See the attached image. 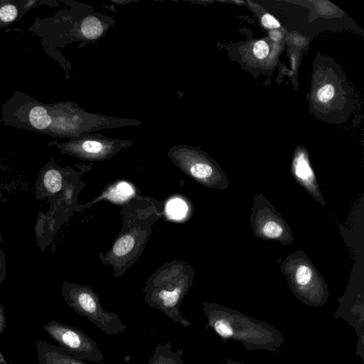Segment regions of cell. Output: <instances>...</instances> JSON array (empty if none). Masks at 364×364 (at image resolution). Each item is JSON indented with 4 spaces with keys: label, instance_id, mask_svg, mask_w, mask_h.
I'll use <instances>...</instances> for the list:
<instances>
[{
    "label": "cell",
    "instance_id": "1",
    "mask_svg": "<svg viewBox=\"0 0 364 364\" xmlns=\"http://www.w3.org/2000/svg\"><path fill=\"white\" fill-rule=\"evenodd\" d=\"M163 211L161 201L140 195L122 205L121 230L110 248L98 253L100 261L112 267L114 277L122 276L139 259Z\"/></svg>",
    "mask_w": 364,
    "mask_h": 364
},
{
    "label": "cell",
    "instance_id": "2",
    "mask_svg": "<svg viewBox=\"0 0 364 364\" xmlns=\"http://www.w3.org/2000/svg\"><path fill=\"white\" fill-rule=\"evenodd\" d=\"M205 328H211L223 343L240 342L248 351H277L285 339L281 332L264 321L215 302L203 301Z\"/></svg>",
    "mask_w": 364,
    "mask_h": 364
},
{
    "label": "cell",
    "instance_id": "3",
    "mask_svg": "<svg viewBox=\"0 0 364 364\" xmlns=\"http://www.w3.org/2000/svg\"><path fill=\"white\" fill-rule=\"evenodd\" d=\"M195 277L193 267L184 261L175 259L166 262L148 277L143 289L144 300L150 308L186 328L192 323L183 316L180 306Z\"/></svg>",
    "mask_w": 364,
    "mask_h": 364
},
{
    "label": "cell",
    "instance_id": "4",
    "mask_svg": "<svg viewBox=\"0 0 364 364\" xmlns=\"http://www.w3.org/2000/svg\"><path fill=\"white\" fill-rule=\"evenodd\" d=\"M281 272L287 276L289 288L301 303L320 307L329 296L328 286L315 265L302 250L289 255L281 264Z\"/></svg>",
    "mask_w": 364,
    "mask_h": 364
},
{
    "label": "cell",
    "instance_id": "5",
    "mask_svg": "<svg viewBox=\"0 0 364 364\" xmlns=\"http://www.w3.org/2000/svg\"><path fill=\"white\" fill-rule=\"evenodd\" d=\"M67 305L81 316L85 317L107 336H114L126 331L119 315L106 311L98 295L91 287L65 281L60 289Z\"/></svg>",
    "mask_w": 364,
    "mask_h": 364
},
{
    "label": "cell",
    "instance_id": "6",
    "mask_svg": "<svg viewBox=\"0 0 364 364\" xmlns=\"http://www.w3.org/2000/svg\"><path fill=\"white\" fill-rule=\"evenodd\" d=\"M167 155L184 174L198 183L220 191L229 187V179L223 169L199 148L175 145L167 151Z\"/></svg>",
    "mask_w": 364,
    "mask_h": 364
},
{
    "label": "cell",
    "instance_id": "7",
    "mask_svg": "<svg viewBox=\"0 0 364 364\" xmlns=\"http://www.w3.org/2000/svg\"><path fill=\"white\" fill-rule=\"evenodd\" d=\"M250 222L255 237L275 240L282 245L293 242L289 225L263 194H257L253 198Z\"/></svg>",
    "mask_w": 364,
    "mask_h": 364
},
{
    "label": "cell",
    "instance_id": "8",
    "mask_svg": "<svg viewBox=\"0 0 364 364\" xmlns=\"http://www.w3.org/2000/svg\"><path fill=\"white\" fill-rule=\"evenodd\" d=\"M43 329L58 346L72 356L92 363L104 360L95 341L80 329L56 321L45 323Z\"/></svg>",
    "mask_w": 364,
    "mask_h": 364
},
{
    "label": "cell",
    "instance_id": "9",
    "mask_svg": "<svg viewBox=\"0 0 364 364\" xmlns=\"http://www.w3.org/2000/svg\"><path fill=\"white\" fill-rule=\"evenodd\" d=\"M133 145V141L109 138L102 134L88 133L58 145L61 153L82 161H103Z\"/></svg>",
    "mask_w": 364,
    "mask_h": 364
},
{
    "label": "cell",
    "instance_id": "10",
    "mask_svg": "<svg viewBox=\"0 0 364 364\" xmlns=\"http://www.w3.org/2000/svg\"><path fill=\"white\" fill-rule=\"evenodd\" d=\"M82 173L50 161L41 168L35 183L36 199L43 200L68 190L84 187L85 183L80 180Z\"/></svg>",
    "mask_w": 364,
    "mask_h": 364
},
{
    "label": "cell",
    "instance_id": "11",
    "mask_svg": "<svg viewBox=\"0 0 364 364\" xmlns=\"http://www.w3.org/2000/svg\"><path fill=\"white\" fill-rule=\"evenodd\" d=\"M292 173L296 182L303 187L321 206L326 205L316 178L304 152L297 154L292 163Z\"/></svg>",
    "mask_w": 364,
    "mask_h": 364
},
{
    "label": "cell",
    "instance_id": "12",
    "mask_svg": "<svg viewBox=\"0 0 364 364\" xmlns=\"http://www.w3.org/2000/svg\"><path fill=\"white\" fill-rule=\"evenodd\" d=\"M114 18L100 13H91L84 17L78 27L79 36L83 40L94 41L105 36Z\"/></svg>",
    "mask_w": 364,
    "mask_h": 364
},
{
    "label": "cell",
    "instance_id": "13",
    "mask_svg": "<svg viewBox=\"0 0 364 364\" xmlns=\"http://www.w3.org/2000/svg\"><path fill=\"white\" fill-rule=\"evenodd\" d=\"M36 357L39 364H86L58 346L38 339L35 342Z\"/></svg>",
    "mask_w": 364,
    "mask_h": 364
},
{
    "label": "cell",
    "instance_id": "14",
    "mask_svg": "<svg viewBox=\"0 0 364 364\" xmlns=\"http://www.w3.org/2000/svg\"><path fill=\"white\" fill-rule=\"evenodd\" d=\"M183 350H174L170 343H159L147 364H184L182 358Z\"/></svg>",
    "mask_w": 364,
    "mask_h": 364
},
{
    "label": "cell",
    "instance_id": "15",
    "mask_svg": "<svg viewBox=\"0 0 364 364\" xmlns=\"http://www.w3.org/2000/svg\"><path fill=\"white\" fill-rule=\"evenodd\" d=\"M166 214L173 220H183L186 213H190V204L186 203L181 197L174 196L167 201L166 205Z\"/></svg>",
    "mask_w": 364,
    "mask_h": 364
},
{
    "label": "cell",
    "instance_id": "16",
    "mask_svg": "<svg viewBox=\"0 0 364 364\" xmlns=\"http://www.w3.org/2000/svg\"><path fill=\"white\" fill-rule=\"evenodd\" d=\"M29 120L36 129H44L50 124L52 119L44 107L36 106L31 109Z\"/></svg>",
    "mask_w": 364,
    "mask_h": 364
},
{
    "label": "cell",
    "instance_id": "17",
    "mask_svg": "<svg viewBox=\"0 0 364 364\" xmlns=\"http://www.w3.org/2000/svg\"><path fill=\"white\" fill-rule=\"evenodd\" d=\"M17 14V9L14 5H5L0 9V18L4 22L8 23L14 21Z\"/></svg>",
    "mask_w": 364,
    "mask_h": 364
},
{
    "label": "cell",
    "instance_id": "18",
    "mask_svg": "<svg viewBox=\"0 0 364 364\" xmlns=\"http://www.w3.org/2000/svg\"><path fill=\"white\" fill-rule=\"evenodd\" d=\"M334 92L335 90L333 85L327 84L318 90L317 97L320 102H327L332 99Z\"/></svg>",
    "mask_w": 364,
    "mask_h": 364
},
{
    "label": "cell",
    "instance_id": "19",
    "mask_svg": "<svg viewBox=\"0 0 364 364\" xmlns=\"http://www.w3.org/2000/svg\"><path fill=\"white\" fill-rule=\"evenodd\" d=\"M254 55L259 60L265 58L269 54V46L264 41H258L253 47Z\"/></svg>",
    "mask_w": 364,
    "mask_h": 364
},
{
    "label": "cell",
    "instance_id": "20",
    "mask_svg": "<svg viewBox=\"0 0 364 364\" xmlns=\"http://www.w3.org/2000/svg\"><path fill=\"white\" fill-rule=\"evenodd\" d=\"M262 23L267 28L274 29L279 28L280 23L272 15L266 14L262 17Z\"/></svg>",
    "mask_w": 364,
    "mask_h": 364
},
{
    "label": "cell",
    "instance_id": "21",
    "mask_svg": "<svg viewBox=\"0 0 364 364\" xmlns=\"http://www.w3.org/2000/svg\"><path fill=\"white\" fill-rule=\"evenodd\" d=\"M7 275L6 259L4 251L0 248V286L4 282Z\"/></svg>",
    "mask_w": 364,
    "mask_h": 364
},
{
    "label": "cell",
    "instance_id": "22",
    "mask_svg": "<svg viewBox=\"0 0 364 364\" xmlns=\"http://www.w3.org/2000/svg\"><path fill=\"white\" fill-rule=\"evenodd\" d=\"M6 327V318L4 312V309L0 303V335Z\"/></svg>",
    "mask_w": 364,
    "mask_h": 364
},
{
    "label": "cell",
    "instance_id": "23",
    "mask_svg": "<svg viewBox=\"0 0 364 364\" xmlns=\"http://www.w3.org/2000/svg\"><path fill=\"white\" fill-rule=\"evenodd\" d=\"M281 36V33L279 31H274L270 33V37L274 41H278Z\"/></svg>",
    "mask_w": 364,
    "mask_h": 364
},
{
    "label": "cell",
    "instance_id": "24",
    "mask_svg": "<svg viewBox=\"0 0 364 364\" xmlns=\"http://www.w3.org/2000/svg\"><path fill=\"white\" fill-rule=\"evenodd\" d=\"M1 343V339H0ZM0 364H9L8 361L6 360L5 356L2 353L1 348H0Z\"/></svg>",
    "mask_w": 364,
    "mask_h": 364
},
{
    "label": "cell",
    "instance_id": "25",
    "mask_svg": "<svg viewBox=\"0 0 364 364\" xmlns=\"http://www.w3.org/2000/svg\"><path fill=\"white\" fill-rule=\"evenodd\" d=\"M225 364H247V363H242V362H239V361H235V360H230V359H226Z\"/></svg>",
    "mask_w": 364,
    "mask_h": 364
},
{
    "label": "cell",
    "instance_id": "26",
    "mask_svg": "<svg viewBox=\"0 0 364 364\" xmlns=\"http://www.w3.org/2000/svg\"><path fill=\"white\" fill-rule=\"evenodd\" d=\"M112 2L119 4V5H122V4L135 2V1H113L112 0Z\"/></svg>",
    "mask_w": 364,
    "mask_h": 364
}]
</instances>
